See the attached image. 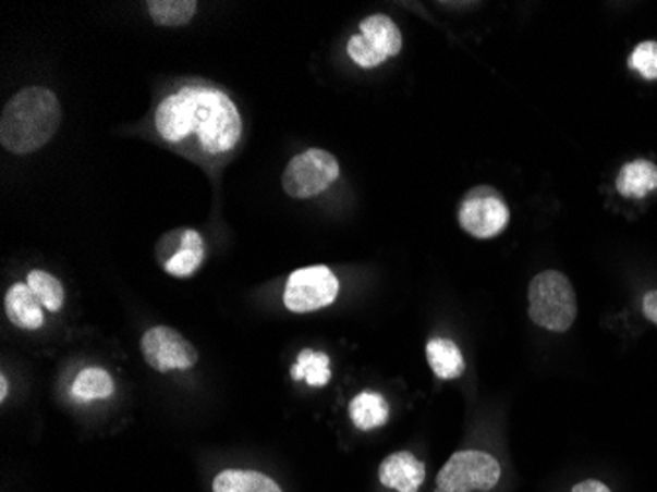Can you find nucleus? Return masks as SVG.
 <instances>
[{
  "label": "nucleus",
  "mask_w": 657,
  "mask_h": 492,
  "mask_svg": "<svg viewBox=\"0 0 657 492\" xmlns=\"http://www.w3.org/2000/svg\"><path fill=\"white\" fill-rule=\"evenodd\" d=\"M156 133L193 160H221L243 136V116L227 93L212 85H183L154 113Z\"/></svg>",
  "instance_id": "f257e3e1"
},
{
  "label": "nucleus",
  "mask_w": 657,
  "mask_h": 492,
  "mask_svg": "<svg viewBox=\"0 0 657 492\" xmlns=\"http://www.w3.org/2000/svg\"><path fill=\"white\" fill-rule=\"evenodd\" d=\"M61 104L56 93L32 85L12 95L0 116V143L16 156L36 152L60 131Z\"/></svg>",
  "instance_id": "f03ea898"
},
{
  "label": "nucleus",
  "mask_w": 657,
  "mask_h": 492,
  "mask_svg": "<svg viewBox=\"0 0 657 492\" xmlns=\"http://www.w3.org/2000/svg\"><path fill=\"white\" fill-rule=\"evenodd\" d=\"M530 318L547 331L565 333L576 319L575 290L569 278L557 270L539 272L527 290Z\"/></svg>",
  "instance_id": "7ed1b4c3"
},
{
  "label": "nucleus",
  "mask_w": 657,
  "mask_h": 492,
  "mask_svg": "<svg viewBox=\"0 0 657 492\" xmlns=\"http://www.w3.org/2000/svg\"><path fill=\"white\" fill-rule=\"evenodd\" d=\"M341 168L331 152L321 148H309L294 156L285 165L282 187L294 199H312L327 192L339 180Z\"/></svg>",
  "instance_id": "20e7f679"
},
{
  "label": "nucleus",
  "mask_w": 657,
  "mask_h": 492,
  "mask_svg": "<svg viewBox=\"0 0 657 492\" xmlns=\"http://www.w3.org/2000/svg\"><path fill=\"white\" fill-rule=\"evenodd\" d=\"M500 463L490 453L459 452L449 457L437 475V492L492 491L500 481Z\"/></svg>",
  "instance_id": "39448f33"
},
{
  "label": "nucleus",
  "mask_w": 657,
  "mask_h": 492,
  "mask_svg": "<svg viewBox=\"0 0 657 492\" xmlns=\"http://www.w3.org/2000/svg\"><path fill=\"white\" fill-rule=\"evenodd\" d=\"M402 32L392 19L373 14L361 22V32L346 44V53L358 67L375 70L402 50Z\"/></svg>",
  "instance_id": "423d86ee"
},
{
  "label": "nucleus",
  "mask_w": 657,
  "mask_h": 492,
  "mask_svg": "<svg viewBox=\"0 0 657 492\" xmlns=\"http://www.w3.org/2000/svg\"><path fill=\"white\" fill-rule=\"evenodd\" d=\"M339 296V280L327 267L294 270L283 290V306L294 313H312L331 306Z\"/></svg>",
  "instance_id": "0eeeda50"
},
{
  "label": "nucleus",
  "mask_w": 657,
  "mask_h": 492,
  "mask_svg": "<svg viewBox=\"0 0 657 492\" xmlns=\"http://www.w3.org/2000/svg\"><path fill=\"white\" fill-rule=\"evenodd\" d=\"M510 221V209L502 195L488 185L471 189L459 206V223L475 238L498 236Z\"/></svg>",
  "instance_id": "6e6552de"
},
{
  "label": "nucleus",
  "mask_w": 657,
  "mask_h": 492,
  "mask_svg": "<svg viewBox=\"0 0 657 492\" xmlns=\"http://www.w3.org/2000/svg\"><path fill=\"white\" fill-rule=\"evenodd\" d=\"M142 357L158 372L193 369L199 353L175 329L158 325L148 329L141 341Z\"/></svg>",
  "instance_id": "1a4fd4ad"
},
{
  "label": "nucleus",
  "mask_w": 657,
  "mask_h": 492,
  "mask_svg": "<svg viewBox=\"0 0 657 492\" xmlns=\"http://www.w3.org/2000/svg\"><path fill=\"white\" fill-rule=\"evenodd\" d=\"M378 479L388 489L417 492L425 481V465L410 452L392 453L380 465Z\"/></svg>",
  "instance_id": "9d476101"
},
{
  "label": "nucleus",
  "mask_w": 657,
  "mask_h": 492,
  "mask_svg": "<svg viewBox=\"0 0 657 492\" xmlns=\"http://www.w3.org/2000/svg\"><path fill=\"white\" fill-rule=\"evenodd\" d=\"M4 311L12 325L26 331H36L44 325V308L32 294L28 284H14L4 296Z\"/></svg>",
  "instance_id": "9b49d317"
},
{
  "label": "nucleus",
  "mask_w": 657,
  "mask_h": 492,
  "mask_svg": "<svg viewBox=\"0 0 657 492\" xmlns=\"http://www.w3.org/2000/svg\"><path fill=\"white\" fill-rule=\"evenodd\" d=\"M618 194L642 199L657 189V165L647 160H634L622 165L617 177Z\"/></svg>",
  "instance_id": "f8f14e48"
},
{
  "label": "nucleus",
  "mask_w": 657,
  "mask_h": 492,
  "mask_svg": "<svg viewBox=\"0 0 657 492\" xmlns=\"http://www.w3.org/2000/svg\"><path fill=\"white\" fill-rule=\"evenodd\" d=\"M427 362L435 377L443 380L459 379L465 372V359L451 339L435 337L425 347Z\"/></svg>",
  "instance_id": "ddd939ff"
},
{
  "label": "nucleus",
  "mask_w": 657,
  "mask_h": 492,
  "mask_svg": "<svg viewBox=\"0 0 657 492\" xmlns=\"http://www.w3.org/2000/svg\"><path fill=\"white\" fill-rule=\"evenodd\" d=\"M349 414L354 426L361 431L376 430L382 428L390 418V406L378 392H361L354 396Z\"/></svg>",
  "instance_id": "4468645a"
},
{
  "label": "nucleus",
  "mask_w": 657,
  "mask_h": 492,
  "mask_svg": "<svg viewBox=\"0 0 657 492\" xmlns=\"http://www.w3.org/2000/svg\"><path fill=\"white\" fill-rule=\"evenodd\" d=\"M205 260V245L203 236L187 229L183 231L182 246L178 253H173L170 260L166 262V272L173 278H190L202 268Z\"/></svg>",
  "instance_id": "2eb2a0df"
},
{
  "label": "nucleus",
  "mask_w": 657,
  "mask_h": 492,
  "mask_svg": "<svg viewBox=\"0 0 657 492\" xmlns=\"http://www.w3.org/2000/svg\"><path fill=\"white\" fill-rule=\"evenodd\" d=\"M212 492H282V489L263 472L227 469L215 477Z\"/></svg>",
  "instance_id": "dca6fc26"
},
{
  "label": "nucleus",
  "mask_w": 657,
  "mask_h": 492,
  "mask_svg": "<svg viewBox=\"0 0 657 492\" xmlns=\"http://www.w3.org/2000/svg\"><path fill=\"white\" fill-rule=\"evenodd\" d=\"M112 392L114 382L111 374L99 367L83 369L71 386V394L80 402L105 401L112 396Z\"/></svg>",
  "instance_id": "f3484780"
},
{
  "label": "nucleus",
  "mask_w": 657,
  "mask_h": 492,
  "mask_svg": "<svg viewBox=\"0 0 657 492\" xmlns=\"http://www.w3.org/2000/svg\"><path fill=\"white\" fill-rule=\"evenodd\" d=\"M154 24L163 28H180L192 22L197 12L195 0H150L146 2Z\"/></svg>",
  "instance_id": "a211bd4d"
},
{
  "label": "nucleus",
  "mask_w": 657,
  "mask_h": 492,
  "mask_svg": "<svg viewBox=\"0 0 657 492\" xmlns=\"http://www.w3.org/2000/svg\"><path fill=\"white\" fill-rule=\"evenodd\" d=\"M292 379L305 380L309 386L321 389L331 380V369H329V357L325 353L305 349L300 353V357L292 367Z\"/></svg>",
  "instance_id": "6ab92c4d"
},
{
  "label": "nucleus",
  "mask_w": 657,
  "mask_h": 492,
  "mask_svg": "<svg viewBox=\"0 0 657 492\" xmlns=\"http://www.w3.org/2000/svg\"><path fill=\"white\" fill-rule=\"evenodd\" d=\"M26 284L31 287L32 294L40 302L41 308L53 311V313L60 311L63 299H65V292L58 278L51 276L50 272H44V270H32L26 278Z\"/></svg>",
  "instance_id": "aec40b11"
},
{
  "label": "nucleus",
  "mask_w": 657,
  "mask_h": 492,
  "mask_svg": "<svg viewBox=\"0 0 657 492\" xmlns=\"http://www.w3.org/2000/svg\"><path fill=\"white\" fill-rule=\"evenodd\" d=\"M630 65L636 70L644 79H657V41H642L630 56Z\"/></svg>",
  "instance_id": "412c9836"
},
{
  "label": "nucleus",
  "mask_w": 657,
  "mask_h": 492,
  "mask_svg": "<svg viewBox=\"0 0 657 492\" xmlns=\"http://www.w3.org/2000/svg\"><path fill=\"white\" fill-rule=\"evenodd\" d=\"M642 311H644V316H646L654 325H657V290H652V292H647L646 296H644Z\"/></svg>",
  "instance_id": "4be33fe9"
},
{
  "label": "nucleus",
  "mask_w": 657,
  "mask_h": 492,
  "mask_svg": "<svg viewBox=\"0 0 657 492\" xmlns=\"http://www.w3.org/2000/svg\"><path fill=\"white\" fill-rule=\"evenodd\" d=\"M573 492H610L607 484L600 481H583L575 484Z\"/></svg>",
  "instance_id": "5701e85b"
},
{
  "label": "nucleus",
  "mask_w": 657,
  "mask_h": 492,
  "mask_svg": "<svg viewBox=\"0 0 657 492\" xmlns=\"http://www.w3.org/2000/svg\"><path fill=\"white\" fill-rule=\"evenodd\" d=\"M9 398V380L2 374L0 377V402H7Z\"/></svg>",
  "instance_id": "b1692460"
}]
</instances>
